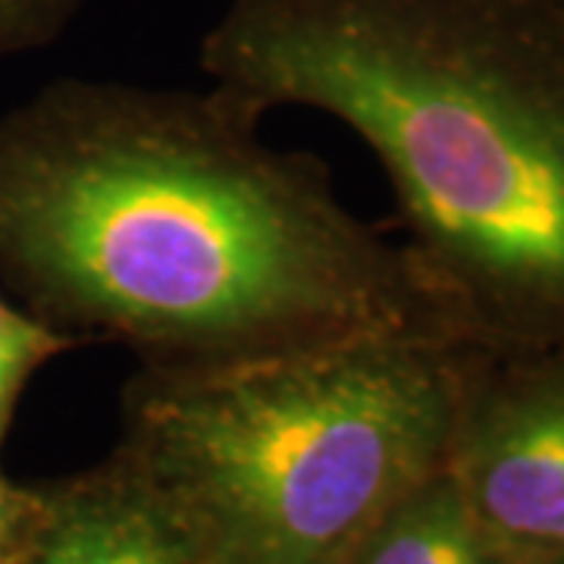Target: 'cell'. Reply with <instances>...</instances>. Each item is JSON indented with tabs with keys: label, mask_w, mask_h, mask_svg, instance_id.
Returning a JSON list of instances; mask_svg holds the SVG:
<instances>
[{
	"label": "cell",
	"mask_w": 564,
	"mask_h": 564,
	"mask_svg": "<svg viewBox=\"0 0 564 564\" xmlns=\"http://www.w3.org/2000/svg\"><path fill=\"white\" fill-rule=\"evenodd\" d=\"M562 564H564V562H562Z\"/></svg>",
	"instance_id": "obj_9"
},
{
	"label": "cell",
	"mask_w": 564,
	"mask_h": 564,
	"mask_svg": "<svg viewBox=\"0 0 564 564\" xmlns=\"http://www.w3.org/2000/svg\"><path fill=\"white\" fill-rule=\"evenodd\" d=\"M0 564H195L120 470H98L32 505L25 533Z\"/></svg>",
	"instance_id": "obj_5"
},
{
	"label": "cell",
	"mask_w": 564,
	"mask_h": 564,
	"mask_svg": "<svg viewBox=\"0 0 564 564\" xmlns=\"http://www.w3.org/2000/svg\"><path fill=\"white\" fill-rule=\"evenodd\" d=\"M198 63L367 144L458 336L564 345V0H226Z\"/></svg>",
	"instance_id": "obj_2"
},
{
	"label": "cell",
	"mask_w": 564,
	"mask_h": 564,
	"mask_svg": "<svg viewBox=\"0 0 564 564\" xmlns=\"http://www.w3.org/2000/svg\"><path fill=\"white\" fill-rule=\"evenodd\" d=\"M85 0H0V54L61 35Z\"/></svg>",
	"instance_id": "obj_8"
},
{
	"label": "cell",
	"mask_w": 564,
	"mask_h": 564,
	"mask_svg": "<svg viewBox=\"0 0 564 564\" xmlns=\"http://www.w3.org/2000/svg\"><path fill=\"white\" fill-rule=\"evenodd\" d=\"M0 261L35 321L139 364L458 336L404 245L214 85L73 79L3 122Z\"/></svg>",
	"instance_id": "obj_1"
},
{
	"label": "cell",
	"mask_w": 564,
	"mask_h": 564,
	"mask_svg": "<svg viewBox=\"0 0 564 564\" xmlns=\"http://www.w3.org/2000/svg\"><path fill=\"white\" fill-rule=\"evenodd\" d=\"M345 564L518 562L486 533L443 467L392 505Z\"/></svg>",
	"instance_id": "obj_6"
},
{
	"label": "cell",
	"mask_w": 564,
	"mask_h": 564,
	"mask_svg": "<svg viewBox=\"0 0 564 564\" xmlns=\"http://www.w3.org/2000/svg\"><path fill=\"white\" fill-rule=\"evenodd\" d=\"M445 470L514 562H564V345L477 348Z\"/></svg>",
	"instance_id": "obj_4"
},
{
	"label": "cell",
	"mask_w": 564,
	"mask_h": 564,
	"mask_svg": "<svg viewBox=\"0 0 564 564\" xmlns=\"http://www.w3.org/2000/svg\"><path fill=\"white\" fill-rule=\"evenodd\" d=\"M477 348L440 329H386L139 364L107 462L195 564H345L445 467Z\"/></svg>",
	"instance_id": "obj_3"
},
{
	"label": "cell",
	"mask_w": 564,
	"mask_h": 564,
	"mask_svg": "<svg viewBox=\"0 0 564 564\" xmlns=\"http://www.w3.org/2000/svg\"><path fill=\"white\" fill-rule=\"evenodd\" d=\"M69 339L57 336L35 317H22L0 302V421L17 389L44 358L66 348Z\"/></svg>",
	"instance_id": "obj_7"
}]
</instances>
